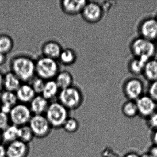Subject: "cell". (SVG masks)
<instances>
[{"instance_id": "30", "label": "cell", "mask_w": 157, "mask_h": 157, "mask_svg": "<svg viewBox=\"0 0 157 157\" xmlns=\"http://www.w3.org/2000/svg\"><path fill=\"white\" fill-rule=\"evenodd\" d=\"M10 117L9 114L0 111V131L6 128L10 125Z\"/></svg>"}, {"instance_id": "8", "label": "cell", "mask_w": 157, "mask_h": 157, "mask_svg": "<svg viewBox=\"0 0 157 157\" xmlns=\"http://www.w3.org/2000/svg\"><path fill=\"white\" fill-rule=\"evenodd\" d=\"M138 116L147 119L157 110V103L148 95H142L136 101Z\"/></svg>"}, {"instance_id": "26", "label": "cell", "mask_w": 157, "mask_h": 157, "mask_svg": "<svg viewBox=\"0 0 157 157\" xmlns=\"http://www.w3.org/2000/svg\"><path fill=\"white\" fill-rule=\"evenodd\" d=\"M13 47V40L10 37L7 35L0 36V53L8 54L12 50Z\"/></svg>"}, {"instance_id": "11", "label": "cell", "mask_w": 157, "mask_h": 157, "mask_svg": "<svg viewBox=\"0 0 157 157\" xmlns=\"http://www.w3.org/2000/svg\"><path fill=\"white\" fill-rule=\"evenodd\" d=\"M28 144L17 140L6 147L7 157H27L29 154Z\"/></svg>"}, {"instance_id": "21", "label": "cell", "mask_w": 157, "mask_h": 157, "mask_svg": "<svg viewBox=\"0 0 157 157\" xmlns=\"http://www.w3.org/2000/svg\"><path fill=\"white\" fill-rule=\"evenodd\" d=\"M59 88L55 81L49 80L45 82L42 95L48 101L54 99L59 93Z\"/></svg>"}, {"instance_id": "4", "label": "cell", "mask_w": 157, "mask_h": 157, "mask_svg": "<svg viewBox=\"0 0 157 157\" xmlns=\"http://www.w3.org/2000/svg\"><path fill=\"white\" fill-rule=\"evenodd\" d=\"M131 48L136 58L146 63L151 59L156 51V47L152 41L142 37L136 38L132 42Z\"/></svg>"}, {"instance_id": "22", "label": "cell", "mask_w": 157, "mask_h": 157, "mask_svg": "<svg viewBox=\"0 0 157 157\" xmlns=\"http://www.w3.org/2000/svg\"><path fill=\"white\" fill-rule=\"evenodd\" d=\"M143 73L149 80L152 82L157 80V60L151 59L147 62Z\"/></svg>"}, {"instance_id": "41", "label": "cell", "mask_w": 157, "mask_h": 157, "mask_svg": "<svg viewBox=\"0 0 157 157\" xmlns=\"http://www.w3.org/2000/svg\"></svg>"}, {"instance_id": "25", "label": "cell", "mask_w": 157, "mask_h": 157, "mask_svg": "<svg viewBox=\"0 0 157 157\" xmlns=\"http://www.w3.org/2000/svg\"><path fill=\"white\" fill-rule=\"evenodd\" d=\"M34 135L29 125H25L19 127L18 139L28 144L33 139Z\"/></svg>"}, {"instance_id": "17", "label": "cell", "mask_w": 157, "mask_h": 157, "mask_svg": "<svg viewBox=\"0 0 157 157\" xmlns=\"http://www.w3.org/2000/svg\"><path fill=\"white\" fill-rule=\"evenodd\" d=\"M62 50L60 44L55 41H48L42 48L44 56L54 59H59Z\"/></svg>"}, {"instance_id": "6", "label": "cell", "mask_w": 157, "mask_h": 157, "mask_svg": "<svg viewBox=\"0 0 157 157\" xmlns=\"http://www.w3.org/2000/svg\"><path fill=\"white\" fill-rule=\"evenodd\" d=\"M9 116L12 124L19 127L29 124L33 113L25 104H17L10 111Z\"/></svg>"}, {"instance_id": "31", "label": "cell", "mask_w": 157, "mask_h": 157, "mask_svg": "<svg viewBox=\"0 0 157 157\" xmlns=\"http://www.w3.org/2000/svg\"><path fill=\"white\" fill-rule=\"evenodd\" d=\"M146 120L147 126L152 131L157 129V110Z\"/></svg>"}, {"instance_id": "15", "label": "cell", "mask_w": 157, "mask_h": 157, "mask_svg": "<svg viewBox=\"0 0 157 157\" xmlns=\"http://www.w3.org/2000/svg\"><path fill=\"white\" fill-rule=\"evenodd\" d=\"M48 101L42 95H36L30 102V109L34 115L45 113L49 105Z\"/></svg>"}, {"instance_id": "28", "label": "cell", "mask_w": 157, "mask_h": 157, "mask_svg": "<svg viewBox=\"0 0 157 157\" xmlns=\"http://www.w3.org/2000/svg\"><path fill=\"white\" fill-rule=\"evenodd\" d=\"M79 124L78 121L73 117H69L63 125V127L66 132L69 133L76 132L78 129Z\"/></svg>"}, {"instance_id": "29", "label": "cell", "mask_w": 157, "mask_h": 157, "mask_svg": "<svg viewBox=\"0 0 157 157\" xmlns=\"http://www.w3.org/2000/svg\"><path fill=\"white\" fill-rule=\"evenodd\" d=\"M31 81V85L36 93L42 94L45 83L44 80L38 77L34 78Z\"/></svg>"}, {"instance_id": "20", "label": "cell", "mask_w": 157, "mask_h": 157, "mask_svg": "<svg viewBox=\"0 0 157 157\" xmlns=\"http://www.w3.org/2000/svg\"><path fill=\"white\" fill-rule=\"evenodd\" d=\"M60 90H63L72 86L73 77L70 72L63 71L58 73L55 80Z\"/></svg>"}, {"instance_id": "39", "label": "cell", "mask_w": 157, "mask_h": 157, "mask_svg": "<svg viewBox=\"0 0 157 157\" xmlns=\"http://www.w3.org/2000/svg\"><path fill=\"white\" fill-rule=\"evenodd\" d=\"M2 137L1 132L0 131V143H2Z\"/></svg>"}, {"instance_id": "13", "label": "cell", "mask_w": 157, "mask_h": 157, "mask_svg": "<svg viewBox=\"0 0 157 157\" xmlns=\"http://www.w3.org/2000/svg\"><path fill=\"white\" fill-rule=\"evenodd\" d=\"M87 2L84 0H63L60 2V6L63 11L68 15H77L81 13Z\"/></svg>"}, {"instance_id": "27", "label": "cell", "mask_w": 157, "mask_h": 157, "mask_svg": "<svg viewBox=\"0 0 157 157\" xmlns=\"http://www.w3.org/2000/svg\"><path fill=\"white\" fill-rule=\"evenodd\" d=\"M145 64L146 63L143 62L142 60L136 58L130 62L129 68L132 73L136 75H139L143 73Z\"/></svg>"}, {"instance_id": "35", "label": "cell", "mask_w": 157, "mask_h": 157, "mask_svg": "<svg viewBox=\"0 0 157 157\" xmlns=\"http://www.w3.org/2000/svg\"><path fill=\"white\" fill-rule=\"evenodd\" d=\"M0 157H7L6 147L2 143H0Z\"/></svg>"}, {"instance_id": "18", "label": "cell", "mask_w": 157, "mask_h": 157, "mask_svg": "<svg viewBox=\"0 0 157 157\" xmlns=\"http://www.w3.org/2000/svg\"><path fill=\"white\" fill-rule=\"evenodd\" d=\"M21 85V80L12 71L7 73L3 78V86L6 91L14 92Z\"/></svg>"}, {"instance_id": "2", "label": "cell", "mask_w": 157, "mask_h": 157, "mask_svg": "<svg viewBox=\"0 0 157 157\" xmlns=\"http://www.w3.org/2000/svg\"><path fill=\"white\" fill-rule=\"evenodd\" d=\"M45 116L52 128H60L69 117L68 110L59 102H53L49 104Z\"/></svg>"}, {"instance_id": "23", "label": "cell", "mask_w": 157, "mask_h": 157, "mask_svg": "<svg viewBox=\"0 0 157 157\" xmlns=\"http://www.w3.org/2000/svg\"><path fill=\"white\" fill-rule=\"evenodd\" d=\"M123 114L127 118H132L138 116L136 101L128 100L124 104L122 107Z\"/></svg>"}, {"instance_id": "3", "label": "cell", "mask_w": 157, "mask_h": 157, "mask_svg": "<svg viewBox=\"0 0 157 157\" xmlns=\"http://www.w3.org/2000/svg\"><path fill=\"white\" fill-rule=\"evenodd\" d=\"M59 102L68 110L78 109L83 101L82 93L75 86L61 90L59 93Z\"/></svg>"}, {"instance_id": "16", "label": "cell", "mask_w": 157, "mask_h": 157, "mask_svg": "<svg viewBox=\"0 0 157 157\" xmlns=\"http://www.w3.org/2000/svg\"><path fill=\"white\" fill-rule=\"evenodd\" d=\"M18 101L21 103L25 104L31 102L35 97V92L30 84H24L21 85L20 88L15 92Z\"/></svg>"}, {"instance_id": "9", "label": "cell", "mask_w": 157, "mask_h": 157, "mask_svg": "<svg viewBox=\"0 0 157 157\" xmlns=\"http://www.w3.org/2000/svg\"><path fill=\"white\" fill-rule=\"evenodd\" d=\"M81 14L83 19L88 22H97L102 16V8L96 2H87Z\"/></svg>"}, {"instance_id": "34", "label": "cell", "mask_w": 157, "mask_h": 157, "mask_svg": "<svg viewBox=\"0 0 157 157\" xmlns=\"http://www.w3.org/2000/svg\"><path fill=\"white\" fill-rule=\"evenodd\" d=\"M151 139L153 145L157 146V129L152 131Z\"/></svg>"}, {"instance_id": "14", "label": "cell", "mask_w": 157, "mask_h": 157, "mask_svg": "<svg viewBox=\"0 0 157 157\" xmlns=\"http://www.w3.org/2000/svg\"><path fill=\"white\" fill-rule=\"evenodd\" d=\"M1 111L9 114L12 108L17 104L18 99L15 93L5 91L0 97Z\"/></svg>"}, {"instance_id": "40", "label": "cell", "mask_w": 157, "mask_h": 157, "mask_svg": "<svg viewBox=\"0 0 157 157\" xmlns=\"http://www.w3.org/2000/svg\"><path fill=\"white\" fill-rule=\"evenodd\" d=\"M156 41H157V39H156Z\"/></svg>"}, {"instance_id": "1", "label": "cell", "mask_w": 157, "mask_h": 157, "mask_svg": "<svg viewBox=\"0 0 157 157\" xmlns=\"http://www.w3.org/2000/svg\"><path fill=\"white\" fill-rule=\"evenodd\" d=\"M12 71L21 81H31L36 73V63L33 59L26 56L15 57L11 64Z\"/></svg>"}, {"instance_id": "33", "label": "cell", "mask_w": 157, "mask_h": 157, "mask_svg": "<svg viewBox=\"0 0 157 157\" xmlns=\"http://www.w3.org/2000/svg\"><path fill=\"white\" fill-rule=\"evenodd\" d=\"M147 153L148 157H157V146L153 145L150 148Z\"/></svg>"}, {"instance_id": "10", "label": "cell", "mask_w": 157, "mask_h": 157, "mask_svg": "<svg viewBox=\"0 0 157 157\" xmlns=\"http://www.w3.org/2000/svg\"><path fill=\"white\" fill-rule=\"evenodd\" d=\"M124 91L128 100L136 101L142 95L143 84L141 81L138 79H131L126 82Z\"/></svg>"}, {"instance_id": "38", "label": "cell", "mask_w": 157, "mask_h": 157, "mask_svg": "<svg viewBox=\"0 0 157 157\" xmlns=\"http://www.w3.org/2000/svg\"><path fill=\"white\" fill-rule=\"evenodd\" d=\"M3 78L4 77L0 73V90H1L3 86Z\"/></svg>"}, {"instance_id": "36", "label": "cell", "mask_w": 157, "mask_h": 157, "mask_svg": "<svg viewBox=\"0 0 157 157\" xmlns=\"http://www.w3.org/2000/svg\"><path fill=\"white\" fill-rule=\"evenodd\" d=\"M123 157H140V155L135 152H129L126 153Z\"/></svg>"}, {"instance_id": "24", "label": "cell", "mask_w": 157, "mask_h": 157, "mask_svg": "<svg viewBox=\"0 0 157 157\" xmlns=\"http://www.w3.org/2000/svg\"><path fill=\"white\" fill-rule=\"evenodd\" d=\"M62 64L69 66L74 64L77 59V55L74 50L71 48H66L62 50L59 57Z\"/></svg>"}, {"instance_id": "12", "label": "cell", "mask_w": 157, "mask_h": 157, "mask_svg": "<svg viewBox=\"0 0 157 157\" xmlns=\"http://www.w3.org/2000/svg\"><path fill=\"white\" fill-rule=\"evenodd\" d=\"M141 37L153 41L157 38V20L148 18L142 22L140 27Z\"/></svg>"}, {"instance_id": "37", "label": "cell", "mask_w": 157, "mask_h": 157, "mask_svg": "<svg viewBox=\"0 0 157 157\" xmlns=\"http://www.w3.org/2000/svg\"><path fill=\"white\" fill-rule=\"evenodd\" d=\"M6 60V56L5 54L0 53V65L3 64Z\"/></svg>"}, {"instance_id": "5", "label": "cell", "mask_w": 157, "mask_h": 157, "mask_svg": "<svg viewBox=\"0 0 157 157\" xmlns=\"http://www.w3.org/2000/svg\"><path fill=\"white\" fill-rule=\"evenodd\" d=\"M35 63L36 73L44 80H52L59 72V66L56 59L43 56Z\"/></svg>"}, {"instance_id": "32", "label": "cell", "mask_w": 157, "mask_h": 157, "mask_svg": "<svg viewBox=\"0 0 157 157\" xmlns=\"http://www.w3.org/2000/svg\"><path fill=\"white\" fill-rule=\"evenodd\" d=\"M148 95L157 103V80L152 82L149 88Z\"/></svg>"}, {"instance_id": "7", "label": "cell", "mask_w": 157, "mask_h": 157, "mask_svg": "<svg viewBox=\"0 0 157 157\" xmlns=\"http://www.w3.org/2000/svg\"><path fill=\"white\" fill-rule=\"evenodd\" d=\"M35 137L43 138L47 136L52 128L48 120L43 115H33L28 124Z\"/></svg>"}, {"instance_id": "19", "label": "cell", "mask_w": 157, "mask_h": 157, "mask_svg": "<svg viewBox=\"0 0 157 157\" xmlns=\"http://www.w3.org/2000/svg\"><path fill=\"white\" fill-rule=\"evenodd\" d=\"M2 142L10 144L18 140L19 127L13 124L9 125L1 132Z\"/></svg>"}]
</instances>
